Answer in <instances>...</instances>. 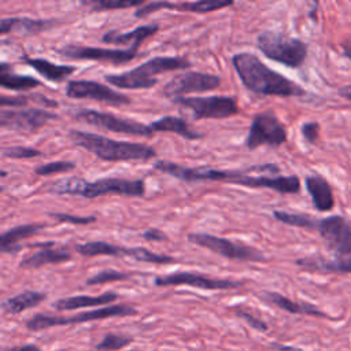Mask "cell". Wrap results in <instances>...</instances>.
I'll use <instances>...</instances> for the list:
<instances>
[{
  "label": "cell",
  "mask_w": 351,
  "mask_h": 351,
  "mask_svg": "<svg viewBox=\"0 0 351 351\" xmlns=\"http://www.w3.org/2000/svg\"><path fill=\"white\" fill-rule=\"evenodd\" d=\"M234 314L241 318L243 321H245L251 328H254L255 330H259V332H266L269 328H267V324L265 321H262L261 318L255 317L252 313L244 310V308H236L234 310Z\"/></svg>",
  "instance_id": "ab89813d"
},
{
  "label": "cell",
  "mask_w": 351,
  "mask_h": 351,
  "mask_svg": "<svg viewBox=\"0 0 351 351\" xmlns=\"http://www.w3.org/2000/svg\"><path fill=\"white\" fill-rule=\"evenodd\" d=\"M1 154L4 158H12V159H30L43 156V152L25 145H11V147H3Z\"/></svg>",
  "instance_id": "8d00e7d4"
},
{
  "label": "cell",
  "mask_w": 351,
  "mask_h": 351,
  "mask_svg": "<svg viewBox=\"0 0 351 351\" xmlns=\"http://www.w3.org/2000/svg\"><path fill=\"white\" fill-rule=\"evenodd\" d=\"M343 55L351 60V40L343 44Z\"/></svg>",
  "instance_id": "f6af8a7d"
},
{
  "label": "cell",
  "mask_w": 351,
  "mask_h": 351,
  "mask_svg": "<svg viewBox=\"0 0 351 351\" xmlns=\"http://www.w3.org/2000/svg\"><path fill=\"white\" fill-rule=\"evenodd\" d=\"M162 8H169L173 10V3L171 1H147L144 5L138 7L134 12L136 18H145L152 12H156Z\"/></svg>",
  "instance_id": "f35d334b"
},
{
  "label": "cell",
  "mask_w": 351,
  "mask_h": 351,
  "mask_svg": "<svg viewBox=\"0 0 351 351\" xmlns=\"http://www.w3.org/2000/svg\"><path fill=\"white\" fill-rule=\"evenodd\" d=\"M133 259L138 262H145V263H155V265H169L174 263L176 259L170 255H163L154 252L145 247H134L133 252Z\"/></svg>",
  "instance_id": "e575fe53"
},
{
  "label": "cell",
  "mask_w": 351,
  "mask_h": 351,
  "mask_svg": "<svg viewBox=\"0 0 351 351\" xmlns=\"http://www.w3.org/2000/svg\"><path fill=\"white\" fill-rule=\"evenodd\" d=\"M149 126L152 128L154 133L169 132V133H174L186 140H199L203 137V134L199 133L197 130H195L193 128H191V125L185 119H182L180 117H174V115L162 117V118L154 121Z\"/></svg>",
  "instance_id": "d4e9b609"
},
{
  "label": "cell",
  "mask_w": 351,
  "mask_h": 351,
  "mask_svg": "<svg viewBox=\"0 0 351 351\" xmlns=\"http://www.w3.org/2000/svg\"><path fill=\"white\" fill-rule=\"evenodd\" d=\"M137 314V310L129 304H110L104 307H99L95 310H88L82 313H77L74 315H51V314H34L32 318L26 321V328L32 332H40L55 326H66L74 324L92 322L106 318L114 317H128Z\"/></svg>",
  "instance_id": "52a82bcc"
},
{
  "label": "cell",
  "mask_w": 351,
  "mask_h": 351,
  "mask_svg": "<svg viewBox=\"0 0 351 351\" xmlns=\"http://www.w3.org/2000/svg\"><path fill=\"white\" fill-rule=\"evenodd\" d=\"M337 93L343 97V99H347L351 101V85H344V86H340Z\"/></svg>",
  "instance_id": "ee69618b"
},
{
  "label": "cell",
  "mask_w": 351,
  "mask_h": 351,
  "mask_svg": "<svg viewBox=\"0 0 351 351\" xmlns=\"http://www.w3.org/2000/svg\"><path fill=\"white\" fill-rule=\"evenodd\" d=\"M66 96L70 99H89L111 106L130 104V97L104 84L92 80H71L66 85Z\"/></svg>",
  "instance_id": "2e32d148"
},
{
  "label": "cell",
  "mask_w": 351,
  "mask_h": 351,
  "mask_svg": "<svg viewBox=\"0 0 351 351\" xmlns=\"http://www.w3.org/2000/svg\"><path fill=\"white\" fill-rule=\"evenodd\" d=\"M59 117L47 108H1L0 126L22 133H34Z\"/></svg>",
  "instance_id": "7c38bea8"
},
{
  "label": "cell",
  "mask_w": 351,
  "mask_h": 351,
  "mask_svg": "<svg viewBox=\"0 0 351 351\" xmlns=\"http://www.w3.org/2000/svg\"><path fill=\"white\" fill-rule=\"evenodd\" d=\"M258 49L270 60L291 69L300 67L307 58V44L277 30H263L256 37Z\"/></svg>",
  "instance_id": "8992f818"
},
{
  "label": "cell",
  "mask_w": 351,
  "mask_h": 351,
  "mask_svg": "<svg viewBox=\"0 0 351 351\" xmlns=\"http://www.w3.org/2000/svg\"><path fill=\"white\" fill-rule=\"evenodd\" d=\"M74 118L84 121L88 125L106 129L114 133H122L137 137H152L154 130L149 125H144L138 121L114 115L111 112H101L90 108H80L74 112Z\"/></svg>",
  "instance_id": "30bf717a"
},
{
  "label": "cell",
  "mask_w": 351,
  "mask_h": 351,
  "mask_svg": "<svg viewBox=\"0 0 351 351\" xmlns=\"http://www.w3.org/2000/svg\"><path fill=\"white\" fill-rule=\"evenodd\" d=\"M350 195H351V188H350Z\"/></svg>",
  "instance_id": "7dc6e473"
},
{
  "label": "cell",
  "mask_w": 351,
  "mask_h": 351,
  "mask_svg": "<svg viewBox=\"0 0 351 351\" xmlns=\"http://www.w3.org/2000/svg\"><path fill=\"white\" fill-rule=\"evenodd\" d=\"M333 258L322 255L303 256L295 265L318 273H351V225L341 215L318 219L317 229Z\"/></svg>",
  "instance_id": "6da1fadb"
},
{
  "label": "cell",
  "mask_w": 351,
  "mask_h": 351,
  "mask_svg": "<svg viewBox=\"0 0 351 351\" xmlns=\"http://www.w3.org/2000/svg\"><path fill=\"white\" fill-rule=\"evenodd\" d=\"M53 25V19H36L27 16L3 18L0 21V33L7 34L11 32H16L19 34H37L40 32L51 29Z\"/></svg>",
  "instance_id": "44dd1931"
},
{
  "label": "cell",
  "mask_w": 351,
  "mask_h": 351,
  "mask_svg": "<svg viewBox=\"0 0 351 351\" xmlns=\"http://www.w3.org/2000/svg\"><path fill=\"white\" fill-rule=\"evenodd\" d=\"M47 299V293L38 291H23L15 296L5 299L1 303V310L5 314H19L38 306Z\"/></svg>",
  "instance_id": "4316f807"
},
{
  "label": "cell",
  "mask_w": 351,
  "mask_h": 351,
  "mask_svg": "<svg viewBox=\"0 0 351 351\" xmlns=\"http://www.w3.org/2000/svg\"><path fill=\"white\" fill-rule=\"evenodd\" d=\"M69 138L85 151L93 154L106 162H132V160H149L155 158L156 151L151 145L141 143L119 141L103 134L92 132H82L71 129Z\"/></svg>",
  "instance_id": "277c9868"
},
{
  "label": "cell",
  "mask_w": 351,
  "mask_h": 351,
  "mask_svg": "<svg viewBox=\"0 0 351 351\" xmlns=\"http://www.w3.org/2000/svg\"><path fill=\"white\" fill-rule=\"evenodd\" d=\"M274 348L280 350V351H299L296 348H292V347H284V346H280V344H273Z\"/></svg>",
  "instance_id": "bcb514c9"
},
{
  "label": "cell",
  "mask_w": 351,
  "mask_h": 351,
  "mask_svg": "<svg viewBox=\"0 0 351 351\" xmlns=\"http://www.w3.org/2000/svg\"><path fill=\"white\" fill-rule=\"evenodd\" d=\"M233 1H184V3H173V10L181 12H193V14H206L217 10H222L225 7H230Z\"/></svg>",
  "instance_id": "4dcf8cb0"
},
{
  "label": "cell",
  "mask_w": 351,
  "mask_h": 351,
  "mask_svg": "<svg viewBox=\"0 0 351 351\" xmlns=\"http://www.w3.org/2000/svg\"><path fill=\"white\" fill-rule=\"evenodd\" d=\"M44 228V223H25L3 232L0 236V251L3 254H16L22 250L19 241L38 234Z\"/></svg>",
  "instance_id": "7402d4cb"
},
{
  "label": "cell",
  "mask_w": 351,
  "mask_h": 351,
  "mask_svg": "<svg viewBox=\"0 0 351 351\" xmlns=\"http://www.w3.org/2000/svg\"><path fill=\"white\" fill-rule=\"evenodd\" d=\"M302 136L304 138V141H307L308 144H315V141L318 140L319 136V123L318 122H304L302 125Z\"/></svg>",
  "instance_id": "60d3db41"
},
{
  "label": "cell",
  "mask_w": 351,
  "mask_h": 351,
  "mask_svg": "<svg viewBox=\"0 0 351 351\" xmlns=\"http://www.w3.org/2000/svg\"><path fill=\"white\" fill-rule=\"evenodd\" d=\"M159 30L158 25L149 23L138 26L126 33H118L115 30H108L103 34L101 41L106 44H130L132 45H141L144 40L154 36Z\"/></svg>",
  "instance_id": "cb8c5ba5"
},
{
  "label": "cell",
  "mask_w": 351,
  "mask_h": 351,
  "mask_svg": "<svg viewBox=\"0 0 351 351\" xmlns=\"http://www.w3.org/2000/svg\"><path fill=\"white\" fill-rule=\"evenodd\" d=\"M133 276V273L129 271H119L114 269H104L97 271L96 274L86 278V285H100L106 282H115V281H126Z\"/></svg>",
  "instance_id": "836d02e7"
},
{
  "label": "cell",
  "mask_w": 351,
  "mask_h": 351,
  "mask_svg": "<svg viewBox=\"0 0 351 351\" xmlns=\"http://www.w3.org/2000/svg\"><path fill=\"white\" fill-rule=\"evenodd\" d=\"M1 351H41L36 344L29 343V344H23V346H18V347H4L1 348Z\"/></svg>",
  "instance_id": "7bdbcfd3"
},
{
  "label": "cell",
  "mask_w": 351,
  "mask_h": 351,
  "mask_svg": "<svg viewBox=\"0 0 351 351\" xmlns=\"http://www.w3.org/2000/svg\"><path fill=\"white\" fill-rule=\"evenodd\" d=\"M0 85L4 89H10V90H27V89L40 86L41 82L34 77L21 75L14 73L12 67L8 63L1 62L0 63Z\"/></svg>",
  "instance_id": "83f0119b"
},
{
  "label": "cell",
  "mask_w": 351,
  "mask_h": 351,
  "mask_svg": "<svg viewBox=\"0 0 351 351\" xmlns=\"http://www.w3.org/2000/svg\"><path fill=\"white\" fill-rule=\"evenodd\" d=\"M141 237L147 241H167L169 240L167 234L163 233L160 229H156V228L147 229L145 232H143Z\"/></svg>",
  "instance_id": "b9f144b4"
},
{
  "label": "cell",
  "mask_w": 351,
  "mask_h": 351,
  "mask_svg": "<svg viewBox=\"0 0 351 351\" xmlns=\"http://www.w3.org/2000/svg\"><path fill=\"white\" fill-rule=\"evenodd\" d=\"M47 192L55 195H71L93 199L106 195H118L128 197H143L145 193V182L141 178L103 177L95 181H86L80 177H67L52 182Z\"/></svg>",
  "instance_id": "3957f363"
},
{
  "label": "cell",
  "mask_w": 351,
  "mask_h": 351,
  "mask_svg": "<svg viewBox=\"0 0 351 351\" xmlns=\"http://www.w3.org/2000/svg\"><path fill=\"white\" fill-rule=\"evenodd\" d=\"M174 104L189 108L196 121L200 119H225L239 114V104L236 97L217 95V96H192L176 97L171 100Z\"/></svg>",
  "instance_id": "9c48e42d"
},
{
  "label": "cell",
  "mask_w": 351,
  "mask_h": 351,
  "mask_svg": "<svg viewBox=\"0 0 351 351\" xmlns=\"http://www.w3.org/2000/svg\"><path fill=\"white\" fill-rule=\"evenodd\" d=\"M33 247H40V250L23 258L19 263L21 269H38L45 265H56L71 259L70 251L63 245H56L55 241L40 243L34 244Z\"/></svg>",
  "instance_id": "e0dca14e"
},
{
  "label": "cell",
  "mask_w": 351,
  "mask_h": 351,
  "mask_svg": "<svg viewBox=\"0 0 351 351\" xmlns=\"http://www.w3.org/2000/svg\"><path fill=\"white\" fill-rule=\"evenodd\" d=\"M259 298L284 311L291 313V314H302V315L328 318V315L324 311H321L317 306L304 303V302H295V300H292L278 292H274V291H265L259 295Z\"/></svg>",
  "instance_id": "ffe728a7"
},
{
  "label": "cell",
  "mask_w": 351,
  "mask_h": 351,
  "mask_svg": "<svg viewBox=\"0 0 351 351\" xmlns=\"http://www.w3.org/2000/svg\"><path fill=\"white\" fill-rule=\"evenodd\" d=\"M75 251L82 256H129L133 258L134 247H122L117 244H111L107 241H86L82 244H77Z\"/></svg>",
  "instance_id": "484cf974"
},
{
  "label": "cell",
  "mask_w": 351,
  "mask_h": 351,
  "mask_svg": "<svg viewBox=\"0 0 351 351\" xmlns=\"http://www.w3.org/2000/svg\"><path fill=\"white\" fill-rule=\"evenodd\" d=\"M119 295L112 291H107L104 293L90 296V295H77V296H69V298H62L53 302L52 307L58 311H70V310H77V308H84V307H99V306H110L114 302H117Z\"/></svg>",
  "instance_id": "d6986e66"
},
{
  "label": "cell",
  "mask_w": 351,
  "mask_h": 351,
  "mask_svg": "<svg viewBox=\"0 0 351 351\" xmlns=\"http://www.w3.org/2000/svg\"><path fill=\"white\" fill-rule=\"evenodd\" d=\"M156 287H176V285H188L199 289L217 291V289H234L243 287L241 281L228 280V278H215L204 276L195 271H174L169 274H160L154 278Z\"/></svg>",
  "instance_id": "9a60e30c"
},
{
  "label": "cell",
  "mask_w": 351,
  "mask_h": 351,
  "mask_svg": "<svg viewBox=\"0 0 351 351\" xmlns=\"http://www.w3.org/2000/svg\"><path fill=\"white\" fill-rule=\"evenodd\" d=\"M147 1L144 0H129V1H121V0H95V1H82V5H90L92 12L99 11H111V10H122V8H130V7H141Z\"/></svg>",
  "instance_id": "1f68e13d"
},
{
  "label": "cell",
  "mask_w": 351,
  "mask_h": 351,
  "mask_svg": "<svg viewBox=\"0 0 351 351\" xmlns=\"http://www.w3.org/2000/svg\"><path fill=\"white\" fill-rule=\"evenodd\" d=\"M59 351H64V350H59Z\"/></svg>",
  "instance_id": "c3c4849f"
},
{
  "label": "cell",
  "mask_w": 351,
  "mask_h": 351,
  "mask_svg": "<svg viewBox=\"0 0 351 351\" xmlns=\"http://www.w3.org/2000/svg\"><path fill=\"white\" fill-rule=\"evenodd\" d=\"M30 101L43 104L45 108L47 107H52L56 108L58 103L44 95L40 93H34V95H14V96H7V95H1L0 96V106L1 108H22L25 106H27Z\"/></svg>",
  "instance_id": "f1b7e54d"
},
{
  "label": "cell",
  "mask_w": 351,
  "mask_h": 351,
  "mask_svg": "<svg viewBox=\"0 0 351 351\" xmlns=\"http://www.w3.org/2000/svg\"><path fill=\"white\" fill-rule=\"evenodd\" d=\"M221 85V78L215 74L202 71H184L176 74L163 86V95L169 99L184 97L189 93H202L214 90Z\"/></svg>",
  "instance_id": "4fadbf2b"
},
{
  "label": "cell",
  "mask_w": 351,
  "mask_h": 351,
  "mask_svg": "<svg viewBox=\"0 0 351 351\" xmlns=\"http://www.w3.org/2000/svg\"><path fill=\"white\" fill-rule=\"evenodd\" d=\"M191 62L180 56H155L143 64L118 74H107L104 80L121 89H148L158 84L156 75L167 71L185 70Z\"/></svg>",
  "instance_id": "5b68a950"
},
{
  "label": "cell",
  "mask_w": 351,
  "mask_h": 351,
  "mask_svg": "<svg viewBox=\"0 0 351 351\" xmlns=\"http://www.w3.org/2000/svg\"><path fill=\"white\" fill-rule=\"evenodd\" d=\"M49 215L59 222H66V223H71V225H89V223L96 222L95 215L81 217V215H73V214H67V213H49Z\"/></svg>",
  "instance_id": "74e56055"
},
{
  "label": "cell",
  "mask_w": 351,
  "mask_h": 351,
  "mask_svg": "<svg viewBox=\"0 0 351 351\" xmlns=\"http://www.w3.org/2000/svg\"><path fill=\"white\" fill-rule=\"evenodd\" d=\"M274 219H277L281 223H285L288 226L295 228H303V229H317L318 219L303 213H288L284 210H274L273 211Z\"/></svg>",
  "instance_id": "f546056e"
},
{
  "label": "cell",
  "mask_w": 351,
  "mask_h": 351,
  "mask_svg": "<svg viewBox=\"0 0 351 351\" xmlns=\"http://www.w3.org/2000/svg\"><path fill=\"white\" fill-rule=\"evenodd\" d=\"M306 189L311 197L313 206L317 211H330L335 206L332 186L321 174H310L304 178Z\"/></svg>",
  "instance_id": "ac0fdd59"
},
{
  "label": "cell",
  "mask_w": 351,
  "mask_h": 351,
  "mask_svg": "<svg viewBox=\"0 0 351 351\" xmlns=\"http://www.w3.org/2000/svg\"><path fill=\"white\" fill-rule=\"evenodd\" d=\"M138 48L140 45H132L128 49H111V48L69 44L60 48L58 52L63 58L71 59V60H95V62H107L112 64H123L137 58Z\"/></svg>",
  "instance_id": "5bb4252c"
},
{
  "label": "cell",
  "mask_w": 351,
  "mask_h": 351,
  "mask_svg": "<svg viewBox=\"0 0 351 351\" xmlns=\"http://www.w3.org/2000/svg\"><path fill=\"white\" fill-rule=\"evenodd\" d=\"M287 141V129L282 122L271 111L256 114L250 125L245 138L248 149H255L262 145L280 147Z\"/></svg>",
  "instance_id": "8fae6325"
},
{
  "label": "cell",
  "mask_w": 351,
  "mask_h": 351,
  "mask_svg": "<svg viewBox=\"0 0 351 351\" xmlns=\"http://www.w3.org/2000/svg\"><path fill=\"white\" fill-rule=\"evenodd\" d=\"M188 240L199 247H203L230 261H240V262H265L266 261V256L261 250L252 245H248L245 243H237L215 234L196 232V233H189Z\"/></svg>",
  "instance_id": "ba28073f"
},
{
  "label": "cell",
  "mask_w": 351,
  "mask_h": 351,
  "mask_svg": "<svg viewBox=\"0 0 351 351\" xmlns=\"http://www.w3.org/2000/svg\"><path fill=\"white\" fill-rule=\"evenodd\" d=\"M133 341V337L128 335H119V333H106L103 339L96 343L95 350L97 351H118L125 348Z\"/></svg>",
  "instance_id": "d6a6232c"
},
{
  "label": "cell",
  "mask_w": 351,
  "mask_h": 351,
  "mask_svg": "<svg viewBox=\"0 0 351 351\" xmlns=\"http://www.w3.org/2000/svg\"><path fill=\"white\" fill-rule=\"evenodd\" d=\"M232 66L243 85L254 93L280 97H299L306 95L300 85L270 69L252 52L234 53L232 56Z\"/></svg>",
  "instance_id": "7a4b0ae2"
},
{
  "label": "cell",
  "mask_w": 351,
  "mask_h": 351,
  "mask_svg": "<svg viewBox=\"0 0 351 351\" xmlns=\"http://www.w3.org/2000/svg\"><path fill=\"white\" fill-rule=\"evenodd\" d=\"M75 169L74 162L69 160H56L40 165L34 169V174L37 176H52V174H60V173H69Z\"/></svg>",
  "instance_id": "d590c367"
},
{
  "label": "cell",
  "mask_w": 351,
  "mask_h": 351,
  "mask_svg": "<svg viewBox=\"0 0 351 351\" xmlns=\"http://www.w3.org/2000/svg\"><path fill=\"white\" fill-rule=\"evenodd\" d=\"M25 63H27L32 69H34L40 75H43L47 81L51 82H62L67 77H70L77 69L75 66L69 64H56L43 58H23Z\"/></svg>",
  "instance_id": "603a6c76"
}]
</instances>
